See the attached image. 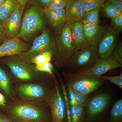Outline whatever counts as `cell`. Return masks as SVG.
I'll return each instance as SVG.
<instances>
[{
    "label": "cell",
    "instance_id": "cell-40",
    "mask_svg": "<svg viewBox=\"0 0 122 122\" xmlns=\"http://www.w3.org/2000/svg\"><path fill=\"white\" fill-rule=\"evenodd\" d=\"M5 0H0V6L5 1Z\"/></svg>",
    "mask_w": 122,
    "mask_h": 122
},
{
    "label": "cell",
    "instance_id": "cell-3",
    "mask_svg": "<svg viewBox=\"0 0 122 122\" xmlns=\"http://www.w3.org/2000/svg\"><path fill=\"white\" fill-rule=\"evenodd\" d=\"M42 9L34 2L30 5L22 17L18 37L26 41L43 29L44 20Z\"/></svg>",
    "mask_w": 122,
    "mask_h": 122
},
{
    "label": "cell",
    "instance_id": "cell-2",
    "mask_svg": "<svg viewBox=\"0 0 122 122\" xmlns=\"http://www.w3.org/2000/svg\"><path fill=\"white\" fill-rule=\"evenodd\" d=\"M67 85L73 90L87 95L95 91L102 85L104 80L102 76L89 74L85 70L65 74Z\"/></svg>",
    "mask_w": 122,
    "mask_h": 122
},
{
    "label": "cell",
    "instance_id": "cell-8",
    "mask_svg": "<svg viewBox=\"0 0 122 122\" xmlns=\"http://www.w3.org/2000/svg\"><path fill=\"white\" fill-rule=\"evenodd\" d=\"M5 64L12 74L23 81H31L35 76V68L29 65L19 57H12L7 60Z\"/></svg>",
    "mask_w": 122,
    "mask_h": 122
},
{
    "label": "cell",
    "instance_id": "cell-39",
    "mask_svg": "<svg viewBox=\"0 0 122 122\" xmlns=\"http://www.w3.org/2000/svg\"><path fill=\"white\" fill-rule=\"evenodd\" d=\"M6 103H7V101L5 99V96L0 92V106H5Z\"/></svg>",
    "mask_w": 122,
    "mask_h": 122
},
{
    "label": "cell",
    "instance_id": "cell-6",
    "mask_svg": "<svg viewBox=\"0 0 122 122\" xmlns=\"http://www.w3.org/2000/svg\"><path fill=\"white\" fill-rule=\"evenodd\" d=\"M53 41L49 31L48 29L43 30L41 35L36 38L31 48L19 55V58L28 63L40 53L52 51Z\"/></svg>",
    "mask_w": 122,
    "mask_h": 122
},
{
    "label": "cell",
    "instance_id": "cell-10",
    "mask_svg": "<svg viewBox=\"0 0 122 122\" xmlns=\"http://www.w3.org/2000/svg\"><path fill=\"white\" fill-rule=\"evenodd\" d=\"M111 99L109 93H100L90 99L85 107L87 119L91 120L102 113L109 105Z\"/></svg>",
    "mask_w": 122,
    "mask_h": 122
},
{
    "label": "cell",
    "instance_id": "cell-28",
    "mask_svg": "<svg viewBox=\"0 0 122 122\" xmlns=\"http://www.w3.org/2000/svg\"><path fill=\"white\" fill-rule=\"evenodd\" d=\"M62 93L65 104L66 109V122H72L71 121V105L68 97L67 89L66 86L63 83H61Z\"/></svg>",
    "mask_w": 122,
    "mask_h": 122
},
{
    "label": "cell",
    "instance_id": "cell-23",
    "mask_svg": "<svg viewBox=\"0 0 122 122\" xmlns=\"http://www.w3.org/2000/svg\"><path fill=\"white\" fill-rule=\"evenodd\" d=\"M122 99L117 100L111 111L110 122H122Z\"/></svg>",
    "mask_w": 122,
    "mask_h": 122
},
{
    "label": "cell",
    "instance_id": "cell-34",
    "mask_svg": "<svg viewBox=\"0 0 122 122\" xmlns=\"http://www.w3.org/2000/svg\"><path fill=\"white\" fill-rule=\"evenodd\" d=\"M51 0H33L34 3L40 6L43 10L48 7Z\"/></svg>",
    "mask_w": 122,
    "mask_h": 122
},
{
    "label": "cell",
    "instance_id": "cell-32",
    "mask_svg": "<svg viewBox=\"0 0 122 122\" xmlns=\"http://www.w3.org/2000/svg\"><path fill=\"white\" fill-rule=\"evenodd\" d=\"M112 55L119 64L122 65V43L117 44L114 49Z\"/></svg>",
    "mask_w": 122,
    "mask_h": 122
},
{
    "label": "cell",
    "instance_id": "cell-33",
    "mask_svg": "<svg viewBox=\"0 0 122 122\" xmlns=\"http://www.w3.org/2000/svg\"><path fill=\"white\" fill-rule=\"evenodd\" d=\"M104 80L110 81L111 82L117 85L120 88H122V74L116 76H102Z\"/></svg>",
    "mask_w": 122,
    "mask_h": 122
},
{
    "label": "cell",
    "instance_id": "cell-9",
    "mask_svg": "<svg viewBox=\"0 0 122 122\" xmlns=\"http://www.w3.org/2000/svg\"><path fill=\"white\" fill-rule=\"evenodd\" d=\"M24 10L16 2L13 11L2 24L1 26L6 38L18 37Z\"/></svg>",
    "mask_w": 122,
    "mask_h": 122
},
{
    "label": "cell",
    "instance_id": "cell-30",
    "mask_svg": "<svg viewBox=\"0 0 122 122\" xmlns=\"http://www.w3.org/2000/svg\"><path fill=\"white\" fill-rule=\"evenodd\" d=\"M86 12L101 7L105 0H81Z\"/></svg>",
    "mask_w": 122,
    "mask_h": 122
},
{
    "label": "cell",
    "instance_id": "cell-21",
    "mask_svg": "<svg viewBox=\"0 0 122 122\" xmlns=\"http://www.w3.org/2000/svg\"><path fill=\"white\" fill-rule=\"evenodd\" d=\"M100 7L86 12L81 22L82 24H99Z\"/></svg>",
    "mask_w": 122,
    "mask_h": 122
},
{
    "label": "cell",
    "instance_id": "cell-11",
    "mask_svg": "<svg viewBox=\"0 0 122 122\" xmlns=\"http://www.w3.org/2000/svg\"><path fill=\"white\" fill-rule=\"evenodd\" d=\"M102 37L97 46L98 57L105 58L112 55L117 44V35L109 28H102Z\"/></svg>",
    "mask_w": 122,
    "mask_h": 122
},
{
    "label": "cell",
    "instance_id": "cell-26",
    "mask_svg": "<svg viewBox=\"0 0 122 122\" xmlns=\"http://www.w3.org/2000/svg\"><path fill=\"white\" fill-rule=\"evenodd\" d=\"M53 54L52 51H48L40 53L31 59L30 62L35 65L50 62Z\"/></svg>",
    "mask_w": 122,
    "mask_h": 122
},
{
    "label": "cell",
    "instance_id": "cell-37",
    "mask_svg": "<svg viewBox=\"0 0 122 122\" xmlns=\"http://www.w3.org/2000/svg\"><path fill=\"white\" fill-rule=\"evenodd\" d=\"M7 39L2 26L0 25V42H3Z\"/></svg>",
    "mask_w": 122,
    "mask_h": 122
},
{
    "label": "cell",
    "instance_id": "cell-19",
    "mask_svg": "<svg viewBox=\"0 0 122 122\" xmlns=\"http://www.w3.org/2000/svg\"><path fill=\"white\" fill-rule=\"evenodd\" d=\"M66 89L71 106L85 107L90 99L88 96L75 91L68 85Z\"/></svg>",
    "mask_w": 122,
    "mask_h": 122
},
{
    "label": "cell",
    "instance_id": "cell-27",
    "mask_svg": "<svg viewBox=\"0 0 122 122\" xmlns=\"http://www.w3.org/2000/svg\"><path fill=\"white\" fill-rule=\"evenodd\" d=\"M109 29L117 36L122 32V14L112 18Z\"/></svg>",
    "mask_w": 122,
    "mask_h": 122
},
{
    "label": "cell",
    "instance_id": "cell-12",
    "mask_svg": "<svg viewBox=\"0 0 122 122\" xmlns=\"http://www.w3.org/2000/svg\"><path fill=\"white\" fill-rule=\"evenodd\" d=\"M122 66L111 55L106 58L98 57L90 68L85 70L93 76L99 77L102 76L110 70L121 68Z\"/></svg>",
    "mask_w": 122,
    "mask_h": 122
},
{
    "label": "cell",
    "instance_id": "cell-14",
    "mask_svg": "<svg viewBox=\"0 0 122 122\" xmlns=\"http://www.w3.org/2000/svg\"><path fill=\"white\" fill-rule=\"evenodd\" d=\"M18 92L22 98L27 100H37L45 98L48 95L46 90L40 85L22 84L18 88Z\"/></svg>",
    "mask_w": 122,
    "mask_h": 122
},
{
    "label": "cell",
    "instance_id": "cell-5",
    "mask_svg": "<svg viewBox=\"0 0 122 122\" xmlns=\"http://www.w3.org/2000/svg\"><path fill=\"white\" fill-rule=\"evenodd\" d=\"M59 34L57 43L58 58L62 65L66 66L75 51L71 36L70 22L66 23Z\"/></svg>",
    "mask_w": 122,
    "mask_h": 122
},
{
    "label": "cell",
    "instance_id": "cell-36",
    "mask_svg": "<svg viewBox=\"0 0 122 122\" xmlns=\"http://www.w3.org/2000/svg\"><path fill=\"white\" fill-rule=\"evenodd\" d=\"M17 3L20 5L25 9L26 5L28 4V2L30 0H16Z\"/></svg>",
    "mask_w": 122,
    "mask_h": 122
},
{
    "label": "cell",
    "instance_id": "cell-4",
    "mask_svg": "<svg viewBox=\"0 0 122 122\" xmlns=\"http://www.w3.org/2000/svg\"><path fill=\"white\" fill-rule=\"evenodd\" d=\"M98 58L97 47L90 46L80 50L75 51L66 66L67 73H74L90 68Z\"/></svg>",
    "mask_w": 122,
    "mask_h": 122
},
{
    "label": "cell",
    "instance_id": "cell-31",
    "mask_svg": "<svg viewBox=\"0 0 122 122\" xmlns=\"http://www.w3.org/2000/svg\"><path fill=\"white\" fill-rule=\"evenodd\" d=\"M35 69L36 71L46 72L51 76L53 75V67L50 62L36 65Z\"/></svg>",
    "mask_w": 122,
    "mask_h": 122
},
{
    "label": "cell",
    "instance_id": "cell-22",
    "mask_svg": "<svg viewBox=\"0 0 122 122\" xmlns=\"http://www.w3.org/2000/svg\"><path fill=\"white\" fill-rule=\"evenodd\" d=\"M100 11H102L105 16L108 18H112L122 14V12L117 8L109 2H105L100 7Z\"/></svg>",
    "mask_w": 122,
    "mask_h": 122
},
{
    "label": "cell",
    "instance_id": "cell-24",
    "mask_svg": "<svg viewBox=\"0 0 122 122\" xmlns=\"http://www.w3.org/2000/svg\"><path fill=\"white\" fill-rule=\"evenodd\" d=\"M72 122H84L85 115V107L71 106Z\"/></svg>",
    "mask_w": 122,
    "mask_h": 122
},
{
    "label": "cell",
    "instance_id": "cell-25",
    "mask_svg": "<svg viewBox=\"0 0 122 122\" xmlns=\"http://www.w3.org/2000/svg\"><path fill=\"white\" fill-rule=\"evenodd\" d=\"M0 88L7 95L11 93L10 81L5 71L0 66Z\"/></svg>",
    "mask_w": 122,
    "mask_h": 122
},
{
    "label": "cell",
    "instance_id": "cell-15",
    "mask_svg": "<svg viewBox=\"0 0 122 122\" xmlns=\"http://www.w3.org/2000/svg\"><path fill=\"white\" fill-rule=\"evenodd\" d=\"M67 22H81L86 11L81 0H68L65 8Z\"/></svg>",
    "mask_w": 122,
    "mask_h": 122
},
{
    "label": "cell",
    "instance_id": "cell-13",
    "mask_svg": "<svg viewBox=\"0 0 122 122\" xmlns=\"http://www.w3.org/2000/svg\"><path fill=\"white\" fill-rule=\"evenodd\" d=\"M28 46L18 37L7 39L0 45V58L19 55L27 50Z\"/></svg>",
    "mask_w": 122,
    "mask_h": 122
},
{
    "label": "cell",
    "instance_id": "cell-1",
    "mask_svg": "<svg viewBox=\"0 0 122 122\" xmlns=\"http://www.w3.org/2000/svg\"><path fill=\"white\" fill-rule=\"evenodd\" d=\"M5 115L12 122H51L50 113L41 105L31 103L11 104L5 110Z\"/></svg>",
    "mask_w": 122,
    "mask_h": 122
},
{
    "label": "cell",
    "instance_id": "cell-20",
    "mask_svg": "<svg viewBox=\"0 0 122 122\" xmlns=\"http://www.w3.org/2000/svg\"><path fill=\"white\" fill-rule=\"evenodd\" d=\"M16 0H5L0 6V25H2L13 11L16 5Z\"/></svg>",
    "mask_w": 122,
    "mask_h": 122
},
{
    "label": "cell",
    "instance_id": "cell-16",
    "mask_svg": "<svg viewBox=\"0 0 122 122\" xmlns=\"http://www.w3.org/2000/svg\"><path fill=\"white\" fill-rule=\"evenodd\" d=\"M71 36L75 51L83 49L91 46L85 38L83 25L81 22H70Z\"/></svg>",
    "mask_w": 122,
    "mask_h": 122
},
{
    "label": "cell",
    "instance_id": "cell-17",
    "mask_svg": "<svg viewBox=\"0 0 122 122\" xmlns=\"http://www.w3.org/2000/svg\"><path fill=\"white\" fill-rule=\"evenodd\" d=\"M83 25L84 35L87 42L90 46L97 47L102 38V27L99 24Z\"/></svg>",
    "mask_w": 122,
    "mask_h": 122
},
{
    "label": "cell",
    "instance_id": "cell-29",
    "mask_svg": "<svg viewBox=\"0 0 122 122\" xmlns=\"http://www.w3.org/2000/svg\"><path fill=\"white\" fill-rule=\"evenodd\" d=\"M68 0H51L44 11H52L65 9Z\"/></svg>",
    "mask_w": 122,
    "mask_h": 122
},
{
    "label": "cell",
    "instance_id": "cell-7",
    "mask_svg": "<svg viewBox=\"0 0 122 122\" xmlns=\"http://www.w3.org/2000/svg\"><path fill=\"white\" fill-rule=\"evenodd\" d=\"M50 107L51 122H66L65 101L58 83L56 82L48 100Z\"/></svg>",
    "mask_w": 122,
    "mask_h": 122
},
{
    "label": "cell",
    "instance_id": "cell-18",
    "mask_svg": "<svg viewBox=\"0 0 122 122\" xmlns=\"http://www.w3.org/2000/svg\"><path fill=\"white\" fill-rule=\"evenodd\" d=\"M44 12L51 26L57 33H60L67 22L65 9Z\"/></svg>",
    "mask_w": 122,
    "mask_h": 122
},
{
    "label": "cell",
    "instance_id": "cell-35",
    "mask_svg": "<svg viewBox=\"0 0 122 122\" xmlns=\"http://www.w3.org/2000/svg\"><path fill=\"white\" fill-rule=\"evenodd\" d=\"M105 2H109L122 12V0H105Z\"/></svg>",
    "mask_w": 122,
    "mask_h": 122
},
{
    "label": "cell",
    "instance_id": "cell-38",
    "mask_svg": "<svg viewBox=\"0 0 122 122\" xmlns=\"http://www.w3.org/2000/svg\"><path fill=\"white\" fill-rule=\"evenodd\" d=\"M0 122H12L5 115L0 113Z\"/></svg>",
    "mask_w": 122,
    "mask_h": 122
}]
</instances>
